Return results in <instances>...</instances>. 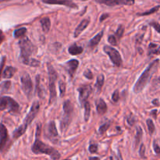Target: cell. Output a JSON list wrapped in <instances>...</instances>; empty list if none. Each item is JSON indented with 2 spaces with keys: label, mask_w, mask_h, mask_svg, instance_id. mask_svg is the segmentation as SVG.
<instances>
[{
  "label": "cell",
  "mask_w": 160,
  "mask_h": 160,
  "mask_svg": "<svg viewBox=\"0 0 160 160\" xmlns=\"http://www.w3.org/2000/svg\"><path fill=\"white\" fill-rule=\"evenodd\" d=\"M39 65H40V61L35 60V59H33V58H31L28 62V66H31V67H38Z\"/></svg>",
  "instance_id": "cell-34"
},
{
  "label": "cell",
  "mask_w": 160,
  "mask_h": 160,
  "mask_svg": "<svg viewBox=\"0 0 160 160\" xmlns=\"http://www.w3.org/2000/svg\"><path fill=\"white\" fill-rule=\"evenodd\" d=\"M92 91V88L91 86L89 84H86V85L80 86L78 88V92H79V101L81 105H84L85 102L88 97L90 96L91 93Z\"/></svg>",
  "instance_id": "cell-11"
},
{
  "label": "cell",
  "mask_w": 160,
  "mask_h": 160,
  "mask_svg": "<svg viewBox=\"0 0 160 160\" xmlns=\"http://www.w3.org/2000/svg\"><path fill=\"white\" fill-rule=\"evenodd\" d=\"M10 85H11V82L10 81V80H7V81L3 82V84L0 85V87H1V88H2V91H3V92H5V91H8L9 89H10Z\"/></svg>",
  "instance_id": "cell-32"
},
{
  "label": "cell",
  "mask_w": 160,
  "mask_h": 160,
  "mask_svg": "<svg viewBox=\"0 0 160 160\" xmlns=\"http://www.w3.org/2000/svg\"><path fill=\"white\" fill-rule=\"evenodd\" d=\"M152 54H154V55H160V45L159 47L157 46V48L155 49H154L152 52V53H151V55Z\"/></svg>",
  "instance_id": "cell-43"
},
{
  "label": "cell",
  "mask_w": 160,
  "mask_h": 160,
  "mask_svg": "<svg viewBox=\"0 0 160 160\" xmlns=\"http://www.w3.org/2000/svg\"></svg>",
  "instance_id": "cell-50"
},
{
  "label": "cell",
  "mask_w": 160,
  "mask_h": 160,
  "mask_svg": "<svg viewBox=\"0 0 160 160\" xmlns=\"http://www.w3.org/2000/svg\"><path fill=\"white\" fill-rule=\"evenodd\" d=\"M103 51L108 55L109 59L112 61L116 67H120L122 65V57L119 54V52L114 49L112 46H108V45H105L103 47Z\"/></svg>",
  "instance_id": "cell-8"
},
{
  "label": "cell",
  "mask_w": 160,
  "mask_h": 160,
  "mask_svg": "<svg viewBox=\"0 0 160 160\" xmlns=\"http://www.w3.org/2000/svg\"><path fill=\"white\" fill-rule=\"evenodd\" d=\"M159 65V60L157 59V60H154L152 62H151L148 66L147 68L143 71L134 86V91L135 93H140L145 88V86L149 82L150 79L152 77L154 73L158 70Z\"/></svg>",
  "instance_id": "cell-2"
},
{
  "label": "cell",
  "mask_w": 160,
  "mask_h": 160,
  "mask_svg": "<svg viewBox=\"0 0 160 160\" xmlns=\"http://www.w3.org/2000/svg\"><path fill=\"white\" fill-rule=\"evenodd\" d=\"M151 115H152L153 117L155 118V119H156V117H157V110L156 109H153L152 111L151 112Z\"/></svg>",
  "instance_id": "cell-46"
},
{
  "label": "cell",
  "mask_w": 160,
  "mask_h": 160,
  "mask_svg": "<svg viewBox=\"0 0 160 160\" xmlns=\"http://www.w3.org/2000/svg\"><path fill=\"white\" fill-rule=\"evenodd\" d=\"M47 68L49 71V91H50V96H49V104H52L56 99V81L57 75L56 71L55 70L52 65L50 63L47 64Z\"/></svg>",
  "instance_id": "cell-6"
},
{
  "label": "cell",
  "mask_w": 160,
  "mask_h": 160,
  "mask_svg": "<svg viewBox=\"0 0 160 160\" xmlns=\"http://www.w3.org/2000/svg\"><path fill=\"white\" fill-rule=\"evenodd\" d=\"M78 66H79V61L78 60H70V61H68L66 62L64 65L65 69L67 70L68 73L70 74V78H73L75 75L76 70L78 69Z\"/></svg>",
  "instance_id": "cell-14"
},
{
  "label": "cell",
  "mask_w": 160,
  "mask_h": 160,
  "mask_svg": "<svg viewBox=\"0 0 160 160\" xmlns=\"http://www.w3.org/2000/svg\"><path fill=\"white\" fill-rule=\"evenodd\" d=\"M112 99H113V101L114 102H117L119 101V91L116 90L114 91L113 93V95H112Z\"/></svg>",
  "instance_id": "cell-36"
},
{
  "label": "cell",
  "mask_w": 160,
  "mask_h": 160,
  "mask_svg": "<svg viewBox=\"0 0 160 160\" xmlns=\"http://www.w3.org/2000/svg\"><path fill=\"white\" fill-rule=\"evenodd\" d=\"M89 22H90L89 19H84V20H83V21L79 23V25L77 27V28L75 29L74 31V34H73L74 38H78L80 34L82 33L83 31L85 30L86 27H87L88 26V24H89Z\"/></svg>",
  "instance_id": "cell-15"
},
{
  "label": "cell",
  "mask_w": 160,
  "mask_h": 160,
  "mask_svg": "<svg viewBox=\"0 0 160 160\" xmlns=\"http://www.w3.org/2000/svg\"><path fill=\"white\" fill-rule=\"evenodd\" d=\"M151 26L153 28L155 29V31H157L158 33L160 34V24L159 23H157V22H154V21H152V22H151V23H149Z\"/></svg>",
  "instance_id": "cell-35"
},
{
  "label": "cell",
  "mask_w": 160,
  "mask_h": 160,
  "mask_svg": "<svg viewBox=\"0 0 160 160\" xmlns=\"http://www.w3.org/2000/svg\"><path fill=\"white\" fill-rule=\"evenodd\" d=\"M41 134V124H38L36 128V136H35V140L34 143L32 145L31 150L34 154H45L49 155L52 159H59L61 157L60 153L55 149L54 148L51 147L50 145H48L41 141L39 137Z\"/></svg>",
  "instance_id": "cell-1"
},
{
  "label": "cell",
  "mask_w": 160,
  "mask_h": 160,
  "mask_svg": "<svg viewBox=\"0 0 160 160\" xmlns=\"http://www.w3.org/2000/svg\"><path fill=\"white\" fill-rule=\"evenodd\" d=\"M96 3L104 4L108 6L115 5H132L134 4V0H95Z\"/></svg>",
  "instance_id": "cell-10"
},
{
  "label": "cell",
  "mask_w": 160,
  "mask_h": 160,
  "mask_svg": "<svg viewBox=\"0 0 160 160\" xmlns=\"http://www.w3.org/2000/svg\"><path fill=\"white\" fill-rule=\"evenodd\" d=\"M83 106H84V120L87 122L88 121L89 117H90V113H91L90 103L88 102V101H86Z\"/></svg>",
  "instance_id": "cell-24"
},
{
  "label": "cell",
  "mask_w": 160,
  "mask_h": 160,
  "mask_svg": "<svg viewBox=\"0 0 160 160\" xmlns=\"http://www.w3.org/2000/svg\"><path fill=\"white\" fill-rule=\"evenodd\" d=\"M104 82H105V77H104L103 74H100L97 78V80H96L95 83V87L98 91H101V89H102L104 84Z\"/></svg>",
  "instance_id": "cell-25"
},
{
  "label": "cell",
  "mask_w": 160,
  "mask_h": 160,
  "mask_svg": "<svg viewBox=\"0 0 160 160\" xmlns=\"http://www.w3.org/2000/svg\"><path fill=\"white\" fill-rule=\"evenodd\" d=\"M153 148H154V151L157 155H160V147L155 141L153 142Z\"/></svg>",
  "instance_id": "cell-42"
},
{
  "label": "cell",
  "mask_w": 160,
  "mask_h": 160,
  "mask_svg": "<svg viewBox=\"0 0 160 160\" xmlns=\"http://www.w3.org/2000/svg\"><path fill=\"white\" fill-rule=\"evenodd\" d=\"M160 9V5H156L155 7L152 8L151 10H149L146 11V12H144V13H137V16H148V15H151V14H152V13H155V12H157Z\"/></svg>",
  "instance_id": "cell-27"
},
{
  "label": "cell",
  "mask_w": 160,
  "mask_h": 160,
  "mask_svg": "<svg viewBox=\"0 0 160 160\" xmlns=\"http://www.w3.org/2000/svg\"><path fill=\"white\" fill-rule=\"evenodd\" d=\"M96 108L99 115H104L107 112V105L102 98H99L96 102Z\"/></svg>",
  "instance_id": "cell-16"
},
{
  "label": "cell",
  "mask_w": 160,
  "mask_h": 160,
  "mask_svg": "<svg viewBox=\"0 0 160 160\" xmlns=\"http://www.w3.org/2000/svg\"><path fill=\"white\" fill-rule=\"evenodd\" d=\"M8 109L11 113H18L20 106L13 98L9 96L0 97V111Z\"/></svg>",
  "instance_id": "cell-7"
},
{
  "label": "cell",
  "mask_w": 160,
  "mask_h": 160,
  "mask_svg": "<svg viewBox=\"0 0 160 160\" xmlns=\"http://www.w3.org/2000/svg\"><path fill=\"white\" fill-rule=\"evenodd\" d=\"M63 114L62 119L60 120V128L61 131L65 132L70 126V122L72 119L73 113V106L70 100H66L63 102Z\"/></svg>",
  "instance_id": "cell-5"
},
{
  "label": "cell",
  "mask_w": 160,
  "mask_h": 160,
  "mask_svg": "<svg viewBox=\"0 0 160 160\" xmlns=\"http://www.w3.org/2000/svg\"><path fill=\"white\" fill-rule=\"evenodd\" d=\"M26 33V27H21V28L15 30L14 33H13V35H14V38H23V36H25V34Z\"/></svg>",
  "instance_id": "cell-23"
},
{
  "label": "cell",
  "mask_w": 160,
  "mask_h": 160,
  "mask_svg": "<svg viewBox=\"0 0 160 160\" xmlns=\"http://www.w3.org/2000/svg\"><path fill=\"white\" fill-rule=\"evenodd\" d=\"M142 135H143V131L141 127H137V131H136V135H135V139H134V146L137 147V145H139V143L141 141Z\"/></svg>",
  "instance_id": "cell-21"
},
{
  "label": "cell",
  "mask_w": 160,
  "mask_h": 160,
  "mask_svg": "<svg viewBox=\"0 0 160 160\" xmlns=\"http://www.w3.org/2000/svg\"><path fill=\"white\" fill-rule=\"evenodd\" d=\"M108 16L109 15H108V13H104V14H102V15L100 16V20H99V21H100V22H102V21H103L105 19L108 18Z\"/></svg>",
  "instance_id": "cell-45"
},
{
  "label": "cell",
  "mask_w": 160,
  "mask_h": 160,
  "mask_svg": "<svg viewBox=\"0 0 160 160\" xmlns=\"http://www.w3.org/2000/svg\"><path fill=\"white\" fill-rule=\"evenodd\" d=\"M59 88H60V96L63 97L65 95V92H66V84H65L63 80H60L59 81Z\"/></svg>",
  "instance_id": "cell-31"
},
{
  "label": "cell",
  "mask_w": 160,
  "mask_h": 160,
  "mask_svg": "<svg viewBox=\"0 0 160 160\" xmlns=\"http://www.w3.org/2000/svg\"><path fill=\"white\" fill-rule=\"evenodd\" d=\"M42 2L50 5H62L71 9H78V5L73 0H42Z\"/></svg>",
  "instance_id": "cell-12"
},
{
  "label": "cell",
  "mask_w": 160,
  "mask_h": 160,
  "mask_svg": "<svg viewBox=\"0 0 160 160\" xmlns=\"http://www.w3.org/2000/svg\"><path fill=\"white\" fill-rule=\"evenodd\" d=\"M5 40V35H4V34L2 31V30L0 29V45L3 43V41Z\"/></svg>",
  "instance_id": "cell-44"
},
{
  "label": "cell",
  "mask_w": 160,
  "mask_h": 160,
  "mask_svg": "<svg viewBox=\"0 0 160 160\" xmlns=\"http://www.w3.org/2000/svg\"><path fill=\"white\" fill-rule=\"evenodd\" d=\"M41 28L45 33H48L51 27V21L49 17H44L40 21Z\"/></svg>",
  "instance_id": "cell-20"
},
{
  "label": "cell",
  "mask_w": 160,
  "mask_h": 160,
  "mask_svg": "<svg viewBox=\"0 0 160 160\" xmlns=\"http://www.w3.org/2000/svg\"><path fill=\"white\" fill-rule=\"evenodd\" d=\"M36 91H38V95L40 98H44V91H42V89L40 86V75H37L36 77Z\"/></svg>",
  "instance_id": "cell-26"
},
{
  "label": "cell",
  "mask_w": 160,
  "mask_h": 160,
  "mask_svg": "<svg viewBox=\"0 0 160 160\" xmlns=\"http://www.w3.org/2000/svg\"><path fill=\"white\" fill-rule=\"evenodd\" d=\"M88 150H89V152L91 153H96L97 152V151H98V145H96V144H92V145H91L88 148Z\"/></svg>",
  "instance_id": "cell-37"
},
{
  "label": "cell",
  "mask_w": 160,
  "mask_h": 160,
  "mask_svg": "<svg viewBox=\"0 0 160 160\" xmlns=\"http://www.w3.org/2000/svg\"><path fill=\"white\" fill-rule=\"evenodd\" d=\"M84 76L86 78H88L89 80H91L93 78V73H91L90 70H86L84 72Z\"/></svg>",
  "instance_id": "cell-39"
},
{
  "label": "cell",
  "mask_w": 160,
  "mask_h": 160,
  "mask_svg": "<svg viewBox=\"0 0 160 160\" xmlns=\"http://www.w3.org/2000/svg\"><path fill=\"white\" fill-rule=\"evenodd\" d=\"M21 87L23 89V92L26 95L27 97L30 98L32 95V91H33V84L32 80L30 77V75L27 73L24 72L21 77Z\"/></svg>",
  "instance_id": "cell-9"
},
{
  "label": "cell",
  "mask_w": 160,
  "mask_h": 160,
  "mask_svg": "<svg viewBox=\"0 0 160 160\" xmlns=\"http://www.w3.org/2000/svg\"><path fill=\"white\" fill-rule=\"evenodd\" d=\"M103 34L104 30H102V31H101L99 33L97 34L93 38L91 39L90 41H89V43H88V46L90 47L91 49H94V48L99 43V41L102 40V37H103Z\"/></svg>",
  "instance_id": "cell-17"
},
{
  "label": "cell",
  "mask_w": 160,
  "mask_h": 160,
  "mask_svg": "<svg viewBox=\"0 0 160 160\" xmlns=\"http://www.w3.org/2000/svg\"><path fill=\"white\" fill-rule=\"evenodd\" d=\"M19 46L21 49V62L23 64L28 65V62L31 59V56L37 51V48L31 41V40L26 36H23L19 41Z\"/></svg>",
  "instance_id": "cell-4"
},
{
  "label": "cell",
  "mask_w": 160,
  "mask_h": 160,
  "mask_svg": "<svg viewBox=\"0 0 160 160\" xmlns=\"http://www.w3.org/2000/svg\"><path fill=\"white\" fill-rule=\"evenodd\" d=\"M16 72V68L13 67H10V66L7 67L3 71V78H5V79H10L12 77H13V75L15 74Z\"/></svg>",
  "instance_id": "cell-19"
},
{
  "label": "cell",
  "mask_w": 160,
  "mask_h": 160,
  "mask_svg": "<svg viewBox=\"0 0 160 160\" xmlns=\"http://www.w3.org/2000/svg\"><path fill=\"white\" fill-rule=\"evenodd\" d=\"M124 27L122 25V24H120V25H119V27H118V29H117V31H116V37L117 38V39L119 40V39H120L123 37V35H124Z\"/></svg>",
  "instance_id": "cell-30"
},
{
  "label": "cell",
  "mask_w": 160,
  "mask_h": 160,
  "mask_svg": "<svg viewBox=\"0 0 160 160\" xmlns=\"http://www.w3.org/2000/svg\"><path fill=\"white\" fill-rule=\"evenodd\" d=\"M127 123H128V124L129 125H130V126H133L134 124V123H135V121H136V119H135V118H134V116H129L128 117H127Z\"/></svg>",
  "instance_id": "cell-41"
},
{
  "label": "cell",
  "mask_w": 160,
  "mask_h": 160,
  "mask_svg": "<svg viewBox=\"0 0 160 160\" xmlns=\"http://www.w3.org/2000/svg\"><path fill=\"white\" fill-rule=\"evenodd\" d=\"M49 132L52 137H58V131H57L56 123L54 121H51L49 124Z\"/></svg>",
  "instance_id": "cell-22"
},
{
  "label": "cell",
  "mask_w": 160,
  "mask_h": 160,
  "mask_svg": "<svg viewBox=\"0 0 160 160\" xmlns=\"http://www.w3.org/2000/svg\"><path fill=\"white\" fill-rule=\"evenodd\" d=\"M145 147L144 144H141L139 148V155L141 158H145Z\"/></svg>",
  "instance_id": "cell-40"
},
{
  "label": "cell",
  "mask_w": 160,
  "mask_h": 160,
  "mask_svg": "<svg viewBox=\"0 0 160 160\" xmlns=\"http://www.w3.org/2000/svg\"><path fill=\"white\" fill-rule=\"evenodd\" d=\"M8 141V131L3 124H0V152L5 148Z\"/></svg>",
  "instance_id": "cell-13"
},
{
  "label": "cell",
  "mask_w": 160,
  "mask_h": 160,
  "mask_svg": "<svg viewBox=\"0 0 160 160\" xmlns=\"http://www.w3.org/2000/svg\"><path fill=\"white\" fill-rule=\"evenodd\" d=\"M89 159H99V158L98 157H90Z\"/></svg>",
  "instance_id": "cell-49"
},
{
  "label": "cell",
  "mask_w": 160,
  "mask_h": 160,
  "mask_svg": "<svg viewBox=\"0 0 160 160\" xmlns=\"http://www.w3.org/2000/svg\"><path fill=\"white\" fill-rule=\"evenodd\" d=\"M69 53L73 56H77V55L81 54L84 52V49L81 46H78L77 44H73L72 45H70L68 49Z\"/></svg>",
  "instance_id": "cell-18"
},
{
  "label": "cell",
  "mask_w": 160,
  "mask_h": 160,
  "mask_svg": "<svg viewBox=\"0 0 160 160\" xmlns=\"http://www.w3.org/2000/svg\"><path fill=\"white\" fill-rule=\"evenodd\" d=\"M152 104L153 105H155V106H159V99H154V100L152 101Z\"/></svg>",
  "instance_id": "cell-47"
},
{
  "label": "cell",
  "mask_w": 160,
  "mask_h": 160,
  "mask_svg": "<svg viewBox=\"0 0 160 160\" xmlns=\"http://www.w3.org/2000/svg\"><path fill=\"white\" fill-rule=\"evenodd\" d=\"M156 82H157L158 84H159V85L160 86V77H159V78H157V80H156Z\"/></svg>",
  "instance_id": "cell-48"
},
{
  "label": "cell",
  "mask_w": 160,
  "mask_h": 160,
  "mask_svg": "<svg viewBox=\"0 0 160 160\" xmlns=\"http://www.w3.org/2000/svg\"><path fill=\"white\" fill-rule=\"evenodd\" d=\"M5 60H6L5 56H3V58H2L1 61H0V78H1L2 73H3V67H4V66H5Z\"/></svg>",
  "instance_id": "cell-38"
},
{
  "label": "cell",
  "mask_w": 160,
  "mask_h": 160,
  "mask_svg": "<svg viewBox=\"0 0 160 160\" xmlns=\"http://www.w3.org/2000/svg\"><path fill=\"white\" fill-rule=\"evenodd\" d=\"M146 124H147V127H148V132H149V134L152 135V134L154 133L155 131V124L153 123V121L151 119H148L146 120Z\"/></svg>",
  "instance_id": "cell-28"
},
{
  "label": "cell",
  "mask_w": 160,
  "mask_h": 160,
  "mask_svg": "<svg viewBox=\"0 0 160 160\" xmlns=\"http://www.w3.org/2000/svg\"><path fill=\"white\" fill-rule=\"evenodd\" d=\"M110 127V123L108 122V123H105L102 125H101L100 127H99V129H98V132H99V134H104L107 131V130L108 129V127Z\"/></svg>",
  "instance_id": "cell-29"
},
{
  "label": "cell",
  "mask_w": 160,
  "mask_h": 160,
  "mask_svg": "<svg viewBox=\"0 0 160 160\" xmlns=\"http://www.w3.org/2000/svg\"><path fill=\"white\" fill-rule=\"evenodd\" d=\"M39 108H40V105H39V102L38 101H35L34 102V103L32 104V106H31L30 111L27 115L26 118L23 120V123L22 125H21L20 127L16 129L14 131H13V138L14 139H17L20 137H21L27 130V128L28 127V125L32 123V121L34 120V119L35 118V116H37V114L38 113Z\"/></svg>",
  "instance_id": "cell-3"
},
{
  "label": "cell",
  "mask_w": 160,
  "mask_h": 160,
  "mask_svg": "<svg viewBox=\"0 0 160 160\" xmlns=\"http://www.w3.org/2000/svg\"><path fill=\"white\" fill-rule=\"evenodd\" d=\"M117 40L116 35H109L108 38V41L112 45H117Z\"/></svg>",
  "instance_id": "cell-33"
}]
</instances>
